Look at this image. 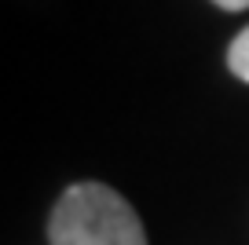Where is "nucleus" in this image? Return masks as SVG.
<instances>
[{
    "label": "nucleus",
    "mask_w": 249,
    "mask_h": 245,
    "mask_svg": "<svg viewBox=\"0 0 249 245\" xmlns=\"http://www.w3.org/2000/svg\"><path fill=\"white\" fill-rule=\"evenodd\" d=\"M52 245H147L140 216L114 187L73 183L55 201L48 220Z\"/></svg>",
    "instance_id": "obj_1"
},
{
    "label": "nucleus",
    "mask_w": 249,
    "mask_h": 245,
    "mask_svg": "<svg viewBox=\"0 0 249 245\" xmlns=\"http://www.w3.org/2000/svg\"><path fill=\"white\" fill-rule=\"evenodd\" d=\"M227 66H231V73L238 77V81L249 85V26L231 40V48H227Z\"/></svg>",
    "instance_id": "obj_2"
},
{
    "label": "nucleus",
    "mask_w": 249,
    "mask_h": 245,
    "mask_svg": "<svg viewBox=\"0 0 249 245\" xmlns=\"http://www.w3.org/2000/svg\"><path fill=\"white\" fill-rule=\"evenodd\" d=\"M216 8H224V11H246L249 8V0H213Z\"/></svg>",
    "instance_id": "obj_3"
}]
</instances>
